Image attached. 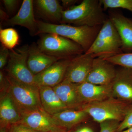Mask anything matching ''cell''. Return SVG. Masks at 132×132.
I'll use <instances>...</instances> for the list:
<instances>
[{
  "label": "cell",
  "instance_id": "cell-33",
  "mask_svg": "<svg viewBox=\"0 0 132 132\" xmlns=\"http://www.w3.org/2000/svg\"><path fill=\"white\" fill-rule=\"evenodd\" d=\"M9 16L7 13L5 12L1 8L0 9V19L2 21L5 22L7 21L9 19Z\"/></svg>",
  "mask_w": 132,
  "mask_h": 132
},
{
  "label": "cell",
  "instance_id": "cell-29",
  "mask_svg": "<svg viewBox=\"0 0 132 132\" xmlns=\"http://www.w3.org/2000/svg\"><path fill=\"white\" fill-rule=\"evenodd\" d=\"M7 14H12L14 13L18 7L19 2L17 0H3L2 1Z\"/></svg>",
  "mask_w": 132,
  "mask_h": 132
},
{
  "label": "cell",
  "instance_id": "cell-5",
  "mask_svg": "<svg viewBox=\"0 0 132 132\" xmlns=\"http://www.w3.org/2000/svg\"><path fill=\"white\" fill-rule=\"evenodd\" d=\"M37 45L46 54L60 60L72 59L85 53L78 43L55 34H44Z\"/></svg>",
  "mask_w": 132,
  "mask_h": 132
},
{
  "label": "cell",
  "instance_id": "cell-3",
  "mask_svg": "<svg viewBox=\"0 0 132 132\" xmlns=\"http://www.w3.org/2000/svg\"><path fill=\"white\" fill-rule=\"evenodd\" d=\"M6 75L9 83L8 93L22 117L43 108L39 87L19 81L8 74Z\"/></svg>",
  "mask_w": 132,
  "mask_h": 132
},
{
  "label": "cell",
  "instance_id": "cell-34",
  "mask_svg": "<svg viewBox=\"0 0 132 132\" xmlns=\"http://www.w3.org/2000/svg\"><path fill=\"white\" fill-rule=\"evenodd\" d=\"M10 127H0V132H9Z\"/></svg>",
  "mask_w": 132,
  "mask_h": 132
},
{
  "label": "cell",
  "instance_id": "cell-19",
  "mask_svg": "<svg viewBox=\"0 0 132 132\" xmlns=\"http://www.w3.org/2000/svg\"><path fill=\"white\" fill-rule=\"evenodd\" d=\"M39 88L42 106L48 113L53 116L68 109L53 87L40 86Z\"/></svg>",
  "mask_w": 132,
  "mask_h": 132
},
{
  "label": "cell",
  "instance_id": "cell-9",
  "mask_svg": "<svg viewBox=\"0 0 132 132\" xmlns=\"http://www.w3.org/2000/svg\"><path fill=\"white\" fill-rule=\"evenodd\" d=\"M114 66L113 64L105 59L95 58L86 81L99 85L112 84L117 73Z\"/></svg>",
  "mask_w": 132,
  "mask_h": 132
},
{
  "label": "cell",
  "instance_id": "cell-7",
  "mask_svg": "<svg viewBox=\"0 0 132 132\" xmlns=\"http://www.w3.org/2000/svg\"><path fill=\"white\" fill-rule=\"evenodd\" d=\"M94 59L92 54L84 53L71 59L64 80L77 84L85 82Z\"/></svg>",
  "mask_w": 132,
  "mask_h": 132
},
{
  "label": "cell",
  "instance_id": "cell-16",
  "mask_svg": "<svg viewBox=\"0 0 132 132\" xmlns=\"http://www.w3.org/2000/svg\"><path fill=\"white\" fill-rule=\"evenodd\" d=\"M59 60H60L43 52L39 49L37 44L33 43L29 46L28 65L34 76L41 72Z\"/></svg>",
  "mask_w": 132,
  "mask_h": 132
},
{
  "label": "cell",
  "instance_id": "cell-35",
  "mask_svg": "<svg viewBox=\"0 0 132 132\" xmlns=\"http://www.w3.org/2000/svg\"><path fill=\"white\" fill-rule=\"evenodd\" d=\"M50 132H70V131H67L65 129H62L61 128H59L56 130H53Z\"/></svg>",
  "mask_w": 132,
  "mask_h": 132
},
{
  "label": "cell",
  "instance_id": "cell-12",
  "mask_svg": "<svg viewBox=\"0 0 132 132\" xmlns=\"http://www.w3.org/2000/svg\"><path fill=\"white\" fill-rule=\"evenodd\" d=\"M112 86L113 83L99 85L85 81L78 84V89L81 100L85 104L113 97Z\"/></svg>",
  "mask_w": 132,
  "mask_h": 132
},
{
  "label": "cell",
  "instance_id": "cell-2",
  "mask_svg": "<svg viewBox=\"0 0 132 132\" xmlns=\"http://www.w3.org/2000/svg\"><path fill=\"white\" fill-rule=\"evenodd\" d=\"M100 0H84L80 4L62 12L61 24L76 26H102L108 18Z\"/></svg>",
  "mask_w": 132,
  "mask_h": 132
},
{
  "label": "cell",
  "instance_id": "cell-22",
  "mask_svg": "<svg viewBox=\"0 0 132 132\" xmlns=\"http://www.w3.org/2000/svg\"><path fill=\"white\" fill-rule=\"evenodd\" d=\"M0 41L2 45L11 50L19 44L20 36L14 29L7 28L0 29Z\"/></svg>",
  "mask_w": 132,
  "mask_h": 132
},
{
  "label": "cell",
  "instance_id": "cell-17",
  "mask_svg": "<svg viewBox=\"0 0 132 132\" xmlns=\"http://www.w3.org/2000/svg\"><path fill=\"white\" fill-rule=\"evenodd\" d=\"M98 34L106 43L109 57L123 53L120 36L109 18H108L102 25Z\"/></svg>",
  "mask_w": 132,
  "mask_h": 132
},
{
  "label": "cell",
  "instance_id": "cell-24",
  "mask_svg": "<svg viewBox=\"0 0 132 132\" xmlns=\"http://www.w3.org/2000/svg\"><path fill=\"white\" fill-rule=\"evenodd\" d=\"M104 10L122 8L132 12V0H100Z\"/></svg>",
  "mask_w": 132,
  "mask_h": 132
},
{
  "label": "cell",
  "instance_id": "cell-8",
  "mask_svg": "<svg viewBox=\"0 0 132 132\" xmlns=\"http://www.w3.org/2000/svg\"><path fill=\"white\" fill-rule=\"evenodd\" d=\"M73 59V58H72ZM71 59L59 60L41 72L34 76V81L38 87H53L62 82Z\"/></svg>",
  "mask_w": 132,
  "mask_h": 132
},
{
  "label": "cell",
  "instance_id": "cell-18",
  "mask_svg": "<svg viewBox=\"0 0 132 132\" xmlns=\"http://www.w3.org/2000/svg\"><path fill=\"white\" fill-rule=\"evenodd\" d=\"M0 97V127L20 123L22 117L8 92Z\"/></svg>",
  "mask_w": 132,
  "mask_h": 132
},
{
  "label": "cell",
  "instance_id": "cell-11",
  "mask_svg": "<svg viewBox=\"0 0 132 132\" xmlns=\"http://www.w3.org/2000/svg\"><path fill=\"white\" fill-rule=\"evenodd\" d=\"M20 123L39 132H50L60 128L53 116L43 108L24 116Z\"/></svg>",
  "mask_w": 132,
  "mask_h": 132
},
{
  "label": "cell",
  "instance_id": "cell-15",
  "mask_svg": "<svg viewBox=\"0 0 132 132\" xmlns=\"http://www.w3.org/2000/svg\"><path fill=\"white\" fill-rule=\"evenodd\" d=\"M108 18L120 36L123 52L130 53L132 51V19L116 12H110Z\"/></svg>",
  "mask_w": 132,
  "mask_h": 132
},
{
  "label": "cell",
  "instance_id": "cell-4",
  "mask_svg": "<svg viewBox=\"0 0 132 132\" xmlns=\"http://www.w3.org/2000/svg\"><path fill=\"white\" fill-rule=\"evenodd\" d=\"M132 105L114 97L85 104L81 110L85 111L95 121L101 123L108 120L122 121Z\"/></svg>",
  "mask_w": 132,
  "mask_h": 132
},
{
  "label": "cell",
  "instance_id": "cell-32",
  "mask_svg": "<svg viewBox=\"0 0 132 132\" xmlns=\"http://www.w3.org/2000/svg\"><path fill=\"white\" fill-rule=\"evenodd\" d=\"M73 132H94L91 128L87 126L78 127Z\"/></svg>",
  "mask_w": 132,
  "mask_h": 132
},
{
  "label": "cell",
  "instance_id": "cell-23",
  "mask_svg": "<svg viewBox=\"0 0 132 132\" xmlns=\"http://www.w3.org/2000/svg\"><path fill=\"white\" fill-rule=\"evenodd\" d=\"M114 65L132 69V53H123L104 59Z\"/></svg>",
  "mask_w": 132,
  "mask_h": 132
},
{
  "label": "cell",
  "instance_id": "cell-14",
  "mask_svg": "<svg viewBox=\"0 0 132 132\" xmlns=\"http://www.w3.org/2000/svg\"><path fill=\"white\" fill-rule=\"evenodd\" d=\"M112 89L114 97L128 103L132 102V69L123 68L117 72Z\"/></svg>",
  "mask_w": 132,
  "mask_h": 132
},
{
  "label": "cell",
  "instance_id": "cell-26",
  "mask_svg": "<svg viewBox=\"0 0 132 132\" xmlns=\"http://www.w3.org/2000/svg\"><path fill=\"white\" fill-rule=\"evenodd\" d=\"M132 127V108L128 112L123 120L119 125L116 132H119Z\"/></svg>",
  "mask_w": 132,
  "mask_h": 132
},
{
  "label": "cell",
  "instance_id": "cell-6",
  "mask_svg": "<svg viewBox=\"0 0 132 132\" xmlns=\"http://www.w3.org/2000/svg\"><path fill=\"white\" fill-rule=\"evenodd\" d=\"M29 47L24 45L9 50V58L5 70L8 74L19 81L37 86L34 81L35 76L28 65Z\"/></svg>",
  "mask_w": 132,
  "mask_h": 132
},
{
  "label": "cell",
  "instance_id": "cell-25",
  "mask_svg": "<svg viewBox=\"0 0 132 132\" xmlns=\"http://www.w3.org/2000/svg\"><path fill=\"white\" fill-rule=\"evenodd\" d=\"M120 121L108 120L100 123V132H116L120 125Z\"/></svg>",
  "mask_w": 132,
  "mask_h": 132
},
{
  "label": "cell",
  "instance_id": "cell-10",
  "mask_svg": "<svg viewBox=\"0 0 132 132\" xmlns=\"http://www.w3.org/2000/svg\"><path fill=\"white\" fill-rule=\"evenodd\" d=\"M34 1L24 0L19 11L14 16L5 22L7 26H19L27 29L32 35H36L37 20L35 18Z\"/></svg>",
  "mask_w": 132,
  "mask_h": 132
},
{
  "label": "cell",
  "instance_id": "cell-31",
  "mask_svg": "<svg viewBox=\"0 0 132 132\" xmlns=\"http://www.w3.org/2000/svg\"><path fill=\"white\" fill-rule=\"evenodd\" d=\"M77 1L75 0H62L61 1L63 6L65 8H67V9L74 6Z\"/></svg>",
  "mask_w": 132,
  "mask_h": 132
},
{
  "label": "cell",
  "instance_id": "cell-1",
  "mask_svg": "<svg viewBox=\"0 0 132 132\" xmlns=\"http://www.w3.org/2000/svg\"><path fill=\"white\" fill-rule=\"evenodd\" d=\"M38 30L36 35L53 34L73 41L80 45L86 53L97 38L101 26H72L67 24H58L37 20Z\"/></svg>",
  "mask_w": 132,
  "mask_h": 132
},
{
  "label": "cell",
  "instance_id": "cell-27",
  "mask_svg": "<svg viewBox=\"0 0 132 132\" xmlns=\"http://www.w3.org/2000/svg\"><path fill=\"white\" fill-rule=\"evenodd\" d=\"M9 83L6 75L2 70L0 71V97H2L8 92Z\"/></svg>",
  "mask_w": 132,
  "mask_h": 132
},
{
  "label": "cell",
  "instance_id": "cell-21",
  "mask_svg": "<svg viewBox=\"0 0 132 132\" xmlns=\"http://www.w3.org/2000/svg\"><path fill=\"white\" fill-rule=\"evenodd\" d=\"M36 8L39 14L53 22H61L63 7L57 0L35 1Z\"/></svg>",
  "mask_w": 132,
  "mask_h": 132
},
{
  "label": "cell",
  "instance_id": "cell-36",
  "mask_svg": "<svg viewBox=\"0 0 132 132\" xmlns=\"http://www.w3.org/2000/svg\"><path fill=\"white\" fill-rule=\"evenodd\" d=\"M119 132H132V127L128 128L127 129H126V130H124V131Z\"/></svg>",
  "mask_w": 132,
  "mask_h": 132
},
{
  "label": "cell",
  "instance_id": "cell-30",
  "mask_svg": "<svg viewBox=\"0 0 132 132\" xmlns=\"http://www.w3.org/2000/svg\"><path fill=\"white\" fill-rule=\"evenodd\" d=\"M9 132H39L21 123L10 126Z\"/></svg>",
  "mask_w": 132,
  "mask_h": 132
},
{
  "label": "cell",
  "instance_id": "cell-13",
  "mask_svg": "<svg viewBox=\"0 0 132 132\" xmlns=\"http://www.w3.org/2000/svg\"><path fill=\"white\" fill-rule=\"evenodd\" d=\"M53 88L68 109L81 110L85 104L79 93L78 84L64 80Z\"/></svg>",
  "mask_w": 132,
  "mask_h": 132
},
{
  "label": "cell",
  "instance_id": "cell-28",
  "mask_svg": "<svg viewBox=\"0 0 132 132\" xmlns=\"http://www.w3.org/2000/svg\"><path fill=\"white\" fill-rule=\"evenodd\" d=\"M9 50L1 45L0 48V69L2 70L7 64L9 56Z\"/></svg>",
  "mask_w": 132,
  "mask_h": 132
},
{
  "label": "cell",
  "instance_id": "cell-20",
  "mask_svg": "<svg viewBox=\"0 0 132 132\" xmlns=\"http://www.w3.org/2000/svg\"><path fill=\"white\" fill-rule=\"evenodd\" d=\"M52 116L59 127L67 131H70L90 116L83 110L72 109H67Z\"/></svg>",
  "mask_w": 132,
  "mask_h": 132
}]
</instances>
